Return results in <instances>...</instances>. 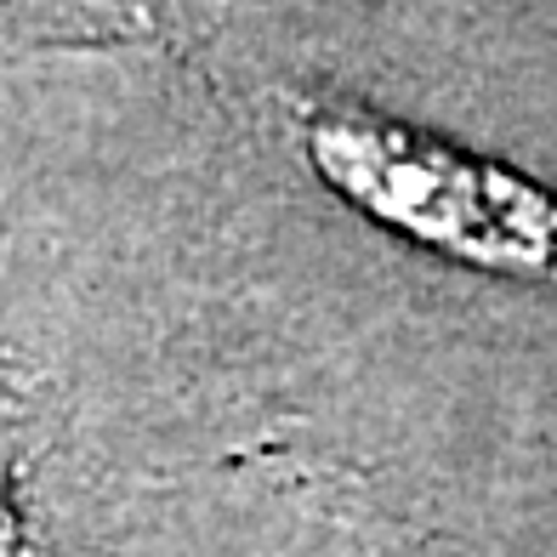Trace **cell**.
Returning <instances> with one entry per match:
<instances>
[{
  "label": "cell",
  "instance_id": "cell-1",
  "mask_svg": "<svg viewBox=\"0 0 557 557\" xmlns=\"http://www.w3.org/2000/svg\"><path fill=\"white\" fill-rule=\"evenodd\" d=\"M301 154L347 206L478 273L557 290V194L370 109H313Z\"/></svg>",
  "mask_w": 557,
  "mask_h": 557
}]
</instances>
